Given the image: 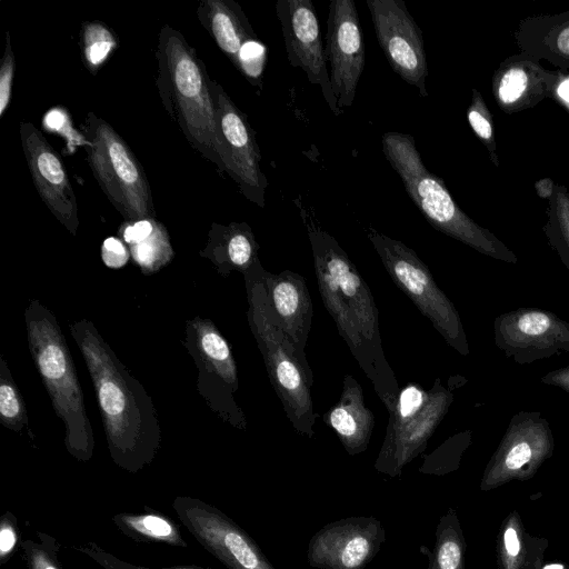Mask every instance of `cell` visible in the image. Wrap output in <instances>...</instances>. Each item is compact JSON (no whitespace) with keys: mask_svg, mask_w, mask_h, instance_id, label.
Here are the masks:
<instances>
[{"mask_svg":"<svg viewBox=\"0 0 569 569\" xmlns=\"http://www.w3.org/2000/svg\"><path fill=\"white\" fill-rule=\"evenodd\" d=\"M69 330L93 383L110 456L121 469L138 472L161 446L152 399L90 320L74 321Z\"/></svg>","mask_w":569,"mask_h":569,"instance_id":"1","label":"cell"},{"mask_svg":"<svg viewBox=\"0 0 569 569\" xmlns=\"http://www.w3.org/2000/svg\"><path fill=\"white\" fill-rule=\"evenodd\" d=\"M307 230L323 306L389 412L400 389L382 349L379 311L371 291L332 236L312 223Z\"/></svg>","mask_w":569,"mask_h":569,"instance_id":"2","label":"cell"},{"mask_svg":"<svg viewBox=\"0 0 569 569\" xmlns=\"http://www.w3.org/2000/svg\"><path fill=\"white\" fill-rule=\"evenodd\" d=\"M157 87L167 113L187 141L224 172L218 148L216 103L204 62L182 33L170 26L159 32Z\"/></svg>","mask_w":569,"mask_h":569,"instance_id":"3","label":"cell"},{"mask_svg":"<svg viewBox=\"0 0 569 569\" xmlns=\"http://www.w3.org/2000/svg\"><path fill=\"white\" fill-rule=\"evenodd\" d=\"M24 322L32 360L64 427L66 448L77 460L88 461L93 455V432L64 335L56 316L37 299L26 307Z\"/></svg>","mask_w":569,"mask_h":569,"instance_id":"4","label":"cell"},{"mask_svg":"<svg viewBox=\"0 0 569 569\" xmlns=\"http://www.w3.org/2000/svg\"><path fill=\"white\" fill-rule=\"evenodd\" d=\"M382 152L400 177L409 198L435 229L487 257L518 262L517 256L503 242L460 209L443 180L426 168L411 134L383 133Z\"/></svg>","mask_w":569,"mask_h":569,"instance_id":"5","label":"cell"},{"mask_svg":"<svg viewBox=\"0 0 569 569\" xmlns=\"http://www.w3.org/2000/svg\"><path fill=\"white\" fill-rule=\"evenodd\" d=\"M264 270L258 261L243 276L249 305L248 323L287 418L298 433L312 438L318 417L310 393L313 375L307 357L296 350L269 316L263 284Z\"/></svg>","mask_w":569,"mask_h":569,"instance_id":"6","label":"cell"},{"mask_svg":"<svg viewBox=\"0 0 569 569\" xmlns=\"http://www.w3.org/2000/svg\"><path fill=\"white\" fill-rule=\"evenodd\" d=\"M82 136L94 179L124 222L154 218L152 193L144 170L119 133L103 119L89 112Z\"/></svg>","mask_w":569,"mask_h":569,"instance_id":"7","label":"cell"},{"mask_svg":"<svg viewBox=\"0 0 569 569\" xmlns=\"http://www.w3.org/2000/svg\"><path fill=\"white\" fill-rule=\"evenodd\" d=\"M453 401V393L436 378L426 390L415 382L399 390L389 411L386 436L375 469L396 478L421 455Z\"/></svg>","mask_w":569,"mask_h":569,"instance_id":"8","label":"cell"},{"mask_svg":"<svg viewBox=\"0 0 569 569\" xmlns=\"http://www.w3.org/2000/svg\"><path fill=\"white\" fill-rule=\"evenodd\" d=\"M368 239L393 283L428 318L451 348L461 356H468L470 348L459 312L436 284L427 264L403 242L375 229L369 230Z\"/></svg>","mask_w":569,"mask_h":569,"instance_id":"9","label":"cell"},{"mask_svg":"<svg viewBox=\"0 0 569 569\" xmlns=\"http://www.w3.org/2000/svg\"><path fill=\"white\" fill-rule=\"evenodd\" d=\"M184 345L198 368L197 389L208 406L244 430L247 420L233 397L239 387L237 366L224 337L212 321L196 317L186 323Z\"/></svg>","mask_w":569,"mask_h":569,"instance_id":"10","label":"cell"},{"mask_svg":"<svg viewBox=\"0 0 569 569\" xmlns=\"http://www.w3.org/2000/svg\"><path fill=\"white\" fill-rule=\"evenodd\" d=\"M553 449V433L541 412L515 413L485 468L480 490L489 491L515 480L532 478L551 458Z\"/></svg>","mask_w":569,"mask_h":569,"instance_id":"11","label":"cell"},{"mask_svg":"<svg viewBox=\"0 0 569 569\" xmlns=\"http://www.w3.org/2000/svg\"><path fill=\"white\" fill-rule=\"evenodd\" d=\"M214 103L218 148L221 161L241 193L260 208L264 207L268 184L261 169V153L247 116L233 103L223 88L210 80Z\"/></svg>","mask_w":569,"mask_h":569,"instance_id":"12","label":"cell"},{"mask_svg":"<svg viewBox=\"0 0 569 569\" xmlns=\"http://www.w3.org/2000/svg\"><path fill=\"white\" fill-rule=\"evenodd\" d=\"M172 508L196 540L228 569H274L256 541L214 506L178 496Z\"/></svg>","mask_w":569,"mask_h":569,"instance_id":"13","label":"cell"},{"mask_svg":"<svg viewBox=\"0 0 569 569\" xmlns=\"http://www.w3.org/2000/svg\"><path fill=\"white\" fill-rule=\"evenodd\" d=\"M495 345L518 365L569 352V322L540 308H518L493 321Z\"/></svg>","mask_w":569,"mask_h":569,"instance_id":"14","label":"cell"},{"mask_svg":"<svg viewBox=\"0 0 569 569\" xmlns=\"http://www.w3.org/2000/svg\"><path fill=\"white\" fill-rule=\"evenodd\" d=\"M376 37L392 70L428 97L422 32L401 0H366Z\"/></svg>","mask_w":569,"mask_h":569,"instance_id":"15","label":"cell"},{"mask_svg":"<svg viewBox=\"0 0 569 569\" xmlns=\"http://www.w3.org/2000/svg\"><path fill=\"white\" fill-rule=\"evenodd\" d=\"M386 541L375 517L353 516L323 526L310 539L307 561L318 569H365Z\"/></svg>","mask_w":569,"mask_h":569,"instance_id":"16","label":"cell"},{"mask_svg":"<svg viewBox=\"0 0 569 569\" xmlns=\"http://www.w3.org/2000/svg\"><path fill=\"white\" fill-rule=\"evenodd\" d=\"M277 17L281 24L286 53L292 67L300 68L312 84L321 88L329 109L341 116L333 93L320 26L311 0H277Z\"/></svg>","mask_w":569,"mask_h":569,"instance_id":"17","label":"cell"},{"mask_svg":"<svg viewBox=\"0 0 569 569\" xmlns=\"http://www.w3.org/2000/svg\"><path fill=\"white\" fill-rule=\"evenodd\" d=\"M325 53L338 107L350 108L365 67V42L353 0L329 3Z\"/></svg>","mask_w":569,"mask_h":569,"instance_id":"18","label":"cell"},{"mask_svg":"<svg viewBox=\"0 0 569 569\" xmlns=\"http://www.w3.org/2000/svg\"><path fill=\"white\" fill-rule=\"evenodd\" d=\"M20 139L34 187L51 213L76 236L78 204L64 164L43 134L31 122L20 123Z\"/></svg>","mask_w":569,"mask_h":569,"instance_id":"19","label":"cell"},{"mask_svg":"<svg viewBox=\"0 0 569 569\" xmlns=\"http://www.w3.org/2000/svg\"><path fill=\"white\" fill-rule=\"evenodd\" d=\"M267 309L270 318L282 330L296 350L303 357L311 329L313 308L305 278L291 270L263 272Z\"/></svg>","mask_w":569,"mask_h":569,"instance_id":"20","label":"cell"},{"mask_svg":"<svg viewBox=\"0 0 569 569\" xmlns=\"http://www.w3.org/2000/svg\"><path fill=\"white\" fill-rule=\"evenodd\" d=\"M558 72L543 69L528 53L506 59L492 77V93L506 113H515L538 104L551 96Z\"/></svg>","mask_w":569,"mask_h":569,"instance_id":"21","label":"cell"},{"mask_svg":"<svg viewBox=\"0 0 569 569\" xmlns=\"http://www.w3.org/2000/svg\"><path fill=\"white\" fill-rule=\"evenodd\" d=\"M197 17L237 69L241 57L261 43L242 9L232 0H201Z\"/></svg>","mask_w":569,"mask_h":569,"instance_id":"22","label":"cell"},{"mask_svg":"<svg viewBox=\"0 0 569 569\" xmlns=\"http://www.w3.org/2000/svg\"><path fill=\"white\" fill-rule=\"evenodd\" d=\"M323 422L336 432L350 456L367 450L375 426V417L365 405L362 387L353 376H343L340 398L323 415Z\"/></svg>","mask_w":569,"mask_h":569,"instance_id":"23","label":"cell"},{"mask_svg":"<svg viewBox=\"0 0 569 569\" xmlns=\"http://www.w3.org/2000/svg\"><path fill=\"white\" fill-rule=\"evenodd\" d=\"M259 244L247 222H213L200 256L209 259L216 270L227 277L233 271L243 276L258 262Z\"/></svg>","mask_w":569,"mask_h":569,"instance_id":"24","label":"cell"},{"mask_svg":"<svg viewBox=\"0 0 569 569\" xmlns=\"http://www.w3.org/2000/svg\"><path fill=\"white\" fill-rule=\"evenodd\" d=\"M548 540L527 532L517 510L502 520L496 538L498 569H531L543 559Z\"/></svg>","mask_w":569,"mask_h":569,"instance_id":"25","label":"cell"},{"mask_svg":"<svg viewBox=\"0 0 569 569\" xmlns=\"http://www.w3.org/2000/svg\"><path fill=\"white\" fill-rule=\"evenodd\" d=\"M116 527L136 541L162 542L187 547L179 527L163 513L147 509L143 512H121L112 517Z\"/></svg>","mask_w":569,"mask_h":569,"instance_id":"26","label":"cell"},{"mask_svg":"<svg viewBox=\"0 0 569 569\" xmlns=\"http://www.w3.org/2000/svg\"><path fill=\"white\" fill-rule=\"evenodd\" d=\"M426 550L428 569H466V539L455 508L441 516L433 550Z\"/></svg>","mask_w":569,"mask_h":569,"instance_id":"27","label":"cell"},{"mask_svg":"<svg viewBox=\"0 0 569 569\" xmlns=\"http://www.w3.org/2000/svg\"><path fill=\"white\" fill-rule=\"evenodd\" d=\"M547 216L548 220L543 226L545 234L569 270V192L565 186H555L549 198Z\"/></svg>","mask_w":569,"mask_h":569,"instance_id":"28","label":"cell"},{"mask_svg":"<svg viewBox=\"0 0 569 569\" xmlns=\"http://www.w3.org/2000/svg\"><path fill=\"white\" fill-rule=\"evenodd\" d=\"M118 47L111 29L101 21H86L80 33V49L87 69L96 74Z\"/></svg>","mask_w":569,"mask_h":569,"instance_id":"29","label":"cell"},{"mask_svg":"<svg viewBox=\"0 0 569 569\" xmlns=\"http://www.w3.org/2000/svg\"><path fill=\"white\" fill-rule=\"evenodd\" d=\"M134 262L143 273H154L169 263L173 257L169 234L157 221L153 231L140 242L128 246Z\"/></svg>","mask_w":569,"mask_h":569,"instance_id":"30","label":"cell"},{"mask_svg":"<svg viewBox=\"0 0 569 569\" xmlns=\"http://www.w3.org/2000/svg\"><path fill=\"white\" fill-rule=\"evenodd\" d=\"M472 441V432L470 430L460 431L443 443H441L430 455L423 456V462L419 468V472L423 475L445 476L456 471L465 451Z\"/></svg>","mask_w":569,"mask_h":569,"instance_id":"31","label":"cell"},{"mask_svg":"<svg viewBox=\"0 0 569 569\" xmlns=\"http://www.w3.org/2000/svg\"><path fill=\"white\" fill-rule=\"evenodd\" d=\"M0 421L6 428L16 432L22 431L28 426L24 401L2 356H0Z\"/></svg>","mask_w":569,"mask_h":569,"instance_id":"32","label":"cell"},{"mask_svg":"<svg viewBox=\"0 0 569 569\" xmlns=\"http://www.w3.org/2000/svg\"><path fill=\"white\" fill-rule=\"evenodd\" d=\"M469 126L487 148L491 161L499 167L492 116L477 89H472L471 103L467 111Z\"/></svg>","mask_w":569,"mask_h":569,"instance_id":"33","label":"cell"},{"mask_svg":"<svg viewBox=\"0 0 569 569\" xmlns=\"http://www.w3.org/2000/svg\"><path fill=\"white\" fill-rule=\"evenodd\" d=\"M16 71V59L11 46L10 33L6 36V48L0 66V118L7 111L12 94V83Z\"/></svg>","mask_w":569,"mask_h":569,"instance_id":"34","label":"cell"},{"mask_svg":"<svg viewBox=\"0 0 569 569\" xmlns=\"http://www.w3.org/2000/svg\"><path fill=\"white\" fill-rule=\"evenodd\" d=\"M76 549L79 550L81 553L90 557L103 569H209L196 566H177L168 568H147L142 566H137L114 557L113 555L107 552L106 550H103L93 542H90L86 546H81L80 548Z\"/></svg>","mask_w":569,"mask_h":569,"instance_id":"35","label":"cell"},{"mask_svg":"<svg viewBox=\"0 0 569 569\" xmlns=\"http://www.w3.org/2000/svg\"><path fill=\"white\" fill-rule=\"evenodd\" d=\"M41 539V538H40ZM29 569H62L57 560V552L52 543H38L32 540L20 542Z\"/></svg>","mask_w":569,"mask_h":569,"instance_id":"36","label":"cell"},{"mask_svg":"<svg viewBox=\"0 0 569 569\" xmlns=\"http://www.w3.org/2000/svg\"><path fill=\"white\" fill-rule=\"evenodd\" d=\"M19 545L17 519L6 512L0 521V563L3 565Z\"/></svg>","mask_w":569,"mask_h":569,"instance_id":"37","label":"cell"},{"mask_svg":"<svg viewBox=\"0 0 569 569\" xmlns=\"http://www.w3.org/2000/svg\"><path fill=\"white\" fill-rule=\"evenodd\" d=\"M130 257L129 248L122 240L116 237L107 238L101 247V258L103 263L109 268L123 267Z\"/></svg>","mask_w":569,"mask_h":569,"instance_id":"38","label":"cell"},{"mask_svg":"<svg viewBox=\"0 0 569 569\" xmlns=\"http://www.w3.org/2000/svg\"><path fill=\"white\" fill-rule=\"evenodd\" d=\"M156 223L157 220L154 218L124 222L119 232L122 240L128 246H132L146 239L153 231Z\"/></svg>","mask_w":569,"mask_h":569,"instance_id":"39","label":"cell"},{"mask_svg":"<svg viewBox=\"0 0 569 569\" xmlns=\"http://www.w3.org/2000/svg\"><path fill=\"white\" fill-rule=\"evenodd\" d=\"M43 127L50 131L59 132L60 134H67L70 140L78 138V132L72 130V123L69 114L63 108H52L43 116Z\"/></svg>","mask_w":569,"mask_h":569,"instance_id":"40","label":"cell"},{"mask_svg":"<svg viewBox=\"0 0 569 569\" xmlns=\"http://www.w3.org/2000/svg\"><path fill=\"white\" fill-rule=\"evenodd\" d=\"M540 381L569 393V366L558 368L545 375Z\"/></svg>","mask_w":569,"mask_h":569,"instance_id":"41","label":"cell"},{"mask_svg":"<svg viewBox=\"0 0 569 569\" xmlns=\"http://www.w3.org/2000/svg\"><path fill=\"white\" fill-rule=\"evenodd\" d=\"M551 97L569 111V74L558 73Z\"/></svg>","mask_w":569,"mask_h":569,"instance_id":"42","label":"cell"},{"mask_svg":"<svg viewBox=\"0 0 569 569\" xmlns=\"http://www.w3.org/2000/svg\"><path fill=\"white\" fill-rule=\"evenodd\" d=\"M555 182L550 178H543L536 182L535 188L540 198L548 199L551 197Z\"/></svg>","mask_w":569,"mask_h":569,"instance_id":"43","label":"cell"},{"mask_svg":"<svg viewBox=\"0 0 569 569\" xmlns=\"http://www.w3.org/2000/svg\"><path fill=\"white\" fill-rule=\"evenodd\" d=\"M542 560L543 559L536 561L531 569H569V567L559 562L543 565Z\"/></svg>","mask_w":569,"mask_h":569,"instance_id":"44","label":"cell"}]
</instances>
